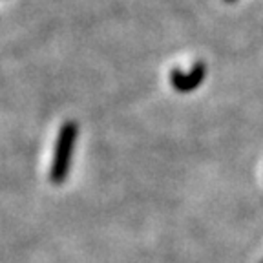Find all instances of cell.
<instances>
[{
    "label": "cell",
    "mask_w": 263,
    "mask_h": 263,
    "mask_svg": "<svg viewBox=\"0 0 263 263\" xmlns=\"http://www.w3.org/2000/svg\"><path fill=\"white\" fill-rule=\"evenodd\" d=\"M75 139H77V124L66 123L61 128V132H59L57 146H55V154H53V163H51V170H49V177H51L53 183H62L66 179V176H68Z\"/></svg>",
    "instance_id": "6da1fadb"
},
{
    "label": "cell",
    "mask_w": 263,
    "mask_h": 263,
    "mask_svg": "<svg viewBox=\"0 0 263 263\" xmlns=\"http://www.w3.org/2000/svg\"><path fill=\"white\" fill-rule=\"evenodd\" d=\"M205 77V70H203V66H196L192 71L189 73H183V71H172L170 75V82H172V86L179 91H190L194 90L196 86H199Z\"/></svg>",
    "instance_id": "7a4b0ae2"
}]
</instances>
